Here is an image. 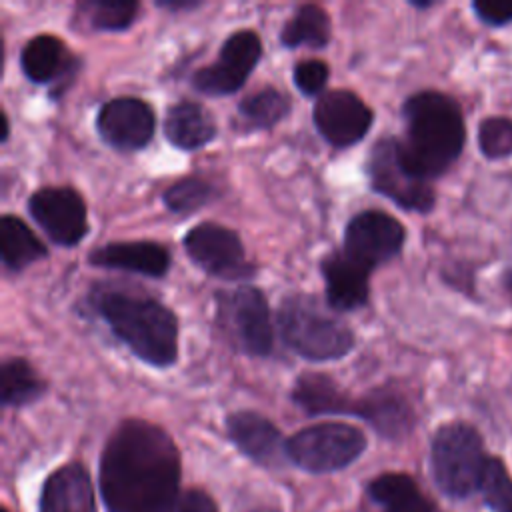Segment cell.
Returning <instances> with one entry per match:
<instances>
[{"label": "cell", "mask_w": 512, "mask_h": 512, "mask_svg": "<svg viewBox=\"0 0 512 512\" xmlns=\"http://www.w3.org/2000/svg\"><path fill=\"white\" fill-rule=\"evenodd\" d=\"M502 284H504V288L512 294V262L504 268V274H502Z\"/></svg>", "instance_id": "36"}, {"label": "cell", "mask_w": 512, "mask_h": 512, "mask_svg": "<svg viewBox=\"0 0 512 512\" xmlns=\"http://www.w3.org/2000/svg\"><path fill=\"white\" fill-rule=\"evenodd\" d=\"M0 388L4 406H24L46 392V382L24 358H8L2 362Z\"/></svg>", "instance_id": "26"}, {"label": "cell", "mask_w": 512, "mask_h": 512, "mask_svg": "<svg viewBox=\"0 0 512 512\" xmlns=\"http://www.w3.org/2000/svg\"><path fill=\"white\" fill-rule=\"evenodd\" d=\"M320 272L326 284V300L332 310L350 312L366 304L370 294V270L352 260L344 250L330 252L320 262Z\"/></svg>", "instance_id": "15"}, {"label": "cell", "mask_w": 512, "mask_h": 512, "mask_svg": "<svg viewBox=\"0 0 512 512\" xmlns=\"http://www.w3.org/2000/svg\"><path fill=\"white\" fill-rule=\"evenodd\" d=\"M48 248L28 228V224L16 216H2L0 220V256L6 268L22 270L32 262L46 258Z\"/></svg>", "instance_id": "24"}, {"label": "cell", "mask_w": 512, "mask_h": 512, "mask_svg": "<svg viewBox=\"0 0 512 512\" xmlns=\"http://www.w3.org/2000/svg\"><path fill=\"white\" fill-rule=\"evenodd\" d=\"M8 132H10V126H8V118H6V114L2 112V142L8 138Z\"/></svg>", "instance_id": "37"}, {"label": "cell", "mask_w": 512, "mask_h": 512, "mask_svg": "<svg viewBox=\"0 0 512 512\" xmlns=\"http://www.w3.org/2000/svg\"><path fill=\"white\" fill-rule=\"evenodd\" d=\"M472 8L488 26H504L512 22V0H478Z\"/></svg>", "instance_id": "33"}, {"label": "cell", "mask_w": 512, "mask_h": 512, "mask_svg": "<svg viewBox=\"0 0 512 512\" xmlns=\"http://www.w3.org/2000/svg\"><path fill=\"white\" fill-rule=\"evenodd\" d=\"M216 196V188L200 178V176H186L174 182L162 196L166 208L174 214H192L210 204Z\"/></svg>", "instance_id": "28"}, {"label": "cell", "mask_w": 512, "mask_h": 512, "mask_svg": "<svg viewBox=\"0 0 512 512\" xmlns=\"http://www.w3.org/2000/svg\"><path fill=\"white\" fill-rule=\"evenodd\" d=\"M480 492L494 512H512V478L500 458H488Z\"/></svg>", "instance_id": "30"}, {"label": "cell", "mask_w": 512, "mask_h": 512, "mask_svg": "<svg viewBox=\"0 0 512 512\" xmlns=\"http://www.w3.org/2000/svg\"><path fill=\"white\" fill-rule=\"evenodd\" d=\"M488 458L482 436L466 422L444 424L432 438V474L438 488L452 498H466L480 490Z\"/></svg>", "instance_id": "5"}, {"label": "cell", "mask_w": 512, "mask_h": 512, "mask_svg": "<svg viewBox=\"0 0 512 512\" xmlns=\"http://www.w3.org/2000/svg\"><path fill=\"white\" fill-rule=\"evenodd\" d=\"M90 264L110 270H126L150 278H162L170 268L168 250L150 240L110 242L90 252Z\"/></svg>", "instance_id": "17"}, {"label": "cell", "mask_w": 512, "mask_h": 512, "mask_svg": "<svg viewBox=\"0 0 512 512\" xmlns=\"http://www.w3.org/2000/svg\"><path fill=\"white\" fill-rule=\"evenodd\" d=\"M28 212L42 232L58 246H76L88 232L82 196L68 186H48L28 198Z\"/></svg>", "instance_id": "12"}, {"label": "cell", "mask_w": 512, "mask_h": 512, "mask_svg": "<svg viewBox=\"0 0 512 512\" xmlns=\"http://www.w3.org/2000/svg\"><path fill=\"white\" fill-rule=\"evenodd\" d=\"M20 66L30 82L48 84L70 78L76 68V60L60 38L52 34H38L22 48Z\"/></svg>", "instance_id": "20"}, {"label": "cell", "mask_w": 512, "mask_h": 512, "mask_svg": "<svg viewBox=\"0 0 512 512\" xmlns=\"http://www.w3.org/2000/svg\"><path fill=\"white\" fill-rule=\"evenodd\" d=\"M364 448V432L344 422H320L286 440V456L308 472L340 470L354 462Z\"/></svg>", "instance_id": "6"}, {"label": "cell", "mask_w": 512, "mask_h": 512, "mask_svg": "<svg viewBox=\"0 0 512 512\" xmlns=\"http://www.w3.org/2000/svg\"><path fill=\"white\" fill-rule=\"evenodd\" d=\"M280 42L286 48H324L330 42L328 12L316 4L300 6L294 16L284 24L280 32Z\"/></svg>", "instance_id": "25"}, {"label": "cell", "mask_w": 512, "mask_h": 512, "mask_svg": "<svg viewBox=\"0 0 512 512\" xmlns=\"http://www.w3.org/2000/svg\"><path fill=\"white\" fill-rule=\"evenodd\" d=\"M356 416L368 420L378 434L390 440L406 436L416 422V414L408 398L390 386L376 388L358 398Z\"/></svg>", "instance_id": "18"}, {"label": "cell", "mask_w": 512, "mask_h": 512, "mask_svg": "<svg viewBox=\"0 0 512 512\" xmlns=\"http://www.w3.org/2000/svg\"><path fill=\"white\" fill-rule=\"evenodd\" d=\"M292 400L306 414H356L358 398L348 396L338 382L320 372L298 376L292 388Z\"/></svg>", "instance_id": "22"}, {"label": "cell", "mask_w": 512, "mask_h": 512, "mask_svg": "<svg viewBox=\"0 0 512 512\" xmlns=\"http://www.w3.org/2000/svg\"><path fill=\"white\" fill-rule=\"evenodd\" d=\"M290 112V100L276 88H262L238 104V114L250 128H272Z\"/></svg>", "instance_id": "27"}, {"label": "cell", "mask_w": 512, "mask_h": 512, "mask_svg": "<svg viewBox=\"0 0 512 512\" xmlns=\"http://www.w3.org/2000/svg\"><path fill=\"white\" fill-rule=\"evenodd\" d=\"M406 230L382 210H364L350 218L344 230V252L370 272L392 260L404 246Z\"/></svg>", "instance_id": "11"}, {"label": "cell", "mask_w": 512, "mask_h": 512, "mask_svg": "<svg viewBox=\"0 0 512 512\" xmlns=\"http://www.w3.org/2000/svg\"><path fill=\"white\" fill-rule=\"evenodd\" d=\"M184 248L190 260L212 276L238 280L252 274L240 236L222 224L202 222L194 226L184 236Z\"/></svg>", "instance_id": "10"}, {"label": "cell", "mask_w": 512, "mask_h": 512, "mask_svg": "<svg viewBox=\"0 0 512 512\" xmlns=\"http://www.w3.org/2000/svg\"><path fill=\"white\" fill-rule=\"evenodd\" d=\"M276 318L284 344L310 362L338 360L354 346V332L312 294L286 296Z\"/></svg>", "instance_id": "4"}, {"label": "cell", "mask_w": 512, "mask_h": 512, "mask_svg": "<svg viewBox=\"0 0 512 512\" xmlns=\"http://www.w3.org/2000/svg\"><path fill=\"white\" fill-rule=\"evenodd\" d=\"M88 10V22L94 30H126L138 16V2H88L84 6Z\"/></svg>", "instance_id": "29"}, {"label": "cell", "mask_w": 512, "mask_h": 512, "mask_svg": "<svg viewBox=\"0 0 512 512\" xmlns=\"http://www.w3.org/2000/svg\"><path fill=\"white\" fill-rule=\"evenodd\" d=\"M2 512H8V510H6V508H2Z\"/></svg>", "instance_id": "39"}, {"label": "cell", "mask_w": 512, "mask_h": 512, "mask_svg": "<svg viewBox=\"0 0 512 512\" xmlns=\"http://www.w3.org/2000/svg\"><path fill=\"white\" fill-rule=\"evenodd\" d=\"M328 74H330V70H328L326 62L316 60V58L300 60L292 72L294 84L304 96L320 94L328 82Z\"/></svg>", "instance_id": "32"}, {"label": "cell", "mask_w": 512, "mask_h": 512, "mask_svg": "<svg viewBox=\"0 0 512 512\" xmlns=\"http://www.w3.org/2000/svg\"><path fill=\"white\" fill-rule=\"evenodd\" d=\"M226 430L238 450L258 464H276L280 452H286V442L282 440L280 430L258 412L240 410L230 414L226 418Z\"/></svg>", "instance_id": "16"}, {"label": "cell", "mask_w": 512, "mask_h": 512, "mask_svg": "<svg viewBox=\"0 0 512 512\" xmlns=\"http://www.w3.org/2000/svg\"><path fill=\"white\" fill-rule=\"evenodd\" d=\"M248 512H276V510L266 508V506H258V508H252V510H248Z\"/></svg>", "instance_id": "38"}, {"label": "cell", "mask_w": 512, "mask_h": 512, "mask_svg": "<svg viewBox=\"0 0 512 512\" xmlns=\"http://www.w3.org/2000/svg\"><path fill=\"white\" fill-rule=\"evenodd\" d=\"M170 512H218V510L206 492L192 488L178 494Z\"/></svg>", "instance_id": "34"}, {"label": "cell", "mask_w": 512, "mask_h": 512, "mask_svg": "<svg viewBox=\"0 0 512 512\" xmlns=\"http://www.w3.org/2000/svg\"><path fill=\"white\" fill-rule=\"evenodd\" d=\"M406 136L400 150L406 166L420 178L444 174L460 156L466 140L458 102L438 90H422L402 104Z\"/></svg>", "instance_id": "3"}, {"label": "cell", "mask_w": 512, "mask_h": 512, "mask_svg": "<svg viewBox=\"0 0 512 512\" xmlns=\"http://www.w3.org/2000/svg\"><path fill=\"white\" fill-rule=\"evenodd\" d=\"M94 310L112 332L150 366L166 368L178 358V320L156 298L122 286L100 284L90 294Z\"/></svg>", "instance_id": "2"}, {"label": "cell", "mask_w": 512, "mask_h": 512, "mask_svg": "<svg viewBox=\"0 0 512 512\" xmlns=\"http://www.w3.org/2000/svg\"><path fill=\"white\" fill-rule=\"evenodd\" d=\"M478 146L490 160L512 156V120L504 116L484 118L478 126Z\"/></svg>", "instance_id": "31"}, {"label": "cell", "mask_w": 512, "mask_h": 512, "mask_svg": "<svg viewBox=\"0 0 512 512\" xmlns=\"http://www.w3.org/2000/svg\"><path fill=\"white\" fill-rule=\"evenodd\" d=\"M368 176L372 188L390 198L404 210L428 212L436 202L428 180L416 176L404 162L400 140L394 136L378 138L368 156Z\"/></svg>", "instance_id": "7"}, {"label": "cell", "mask_w": 512, "mask_h": 512, "mask_svg": "<svg viewBox=\"0 0 512 512\" xmlns=\"http://www.w3.org/2000/svg\"><path fill=\"white\" fill-rule=\"evenodd\" d=\"M40 512H96L90 476L80 464L54 470L40 494Z\"/></svg>", "instance_id": "19"}, {"label": "cell", "mask_w": 512, "mask_h": 512, "mask_svg": "<svg viewBox=\"0 0 512 512\" xmlns=\"http://www.w3.org/2000/svg\"><path fill=\"white\" fill-rule=\"evenodd\" d=\"M316 130L336 148L360 142L374 120L370 106L350 90L324 92L314 104Z\"/></svg>", "instance_id": "13"}, {"label": "cell", "mask_w": 512, "mask_h": 512, "mask_svg": "<svg viewBox=\"0 0 512 512\" xmlns=\"http://www.w3.org/2000/svg\"><path fill=\"white\" fill-rule=\"evenodd\" d=\"M180 454L146 420H124L100 458V492L110 512H170L178 498Z\"/></svg>", "instance_id": "1"}, {"label": "cell", "mask_w": 512, "mask_h": 512, "mask_svg": "<svg viewBox=\"0 0 512 512\" xmlns=\"http://www.w3.org/2000/svg\"><path fill=\"white\" fill-rule=\"evenodd\" d=\"M368 494L382 506L384 512H436V506L426 498L418 484L402 472H386L368 484Z\"/></svg>", "instance_id": "23"}, {"label": "cell", "mask_w": 512, "mask_h": 512, "mask_svg": "<svg viewBox=\"0 0 512 512\" xmlns=\"http://www.w3.org/2000/svg\"><path fill=\"white\" fill-rule=\"evenodd\" d=\"M164 136L180 150H196L214 140L216 122L202 104L180 100L166 112Z\"/></svg>", "instance_id": "21"}, {"label": "cell", "mask_w": 512, "mask_h": 512, "mask_svg": "<svg viewBox=\"0 0 512 512\" xmlns=\"http://www.w3.org/2000/svg\"><path fill=\"white\" fill-rule=\"evenodd\" d=\"M218 312L234 344L252 356H268L274 344L266 296L252 286L220 296Z\"/></svg>", "instance_id": "8"}, {"label": "cell", "mask_w": 512, "mask_h": 512, "mask_svg": "<svg viewBox=\"0 0 512 512\" xmlns=\"http://www.w3.org/2000/svg\"><path fill=\"white\" fill-rule=\"evenodd\" d=\"M262 56V42L254 30H236L230 34L218 58L194 72L192 84L208 96H226L240 90Z\"/></svg>", "instance_id": "9"}, {"label": "cell", "mask_w": 512, "mask_h": 512, "mask_svg": "<svg viewBox=\"0 0 512 512\" xmlns=\"http://www.w3.org/2000/svg\"><path fill=\"white\" fill-rule=\"evenodd\" d=\"M202 2H158V6L168 8V10H192L196 6H200Z\"/></svg>", "instance_id": "35"}, {"label": "cell", "mask_w": 512, "mask_h": 512, "mask_svg": "<svg viewBox=\"0 0 512 512\" xmlns=\"http://www.w3.org/2000/svg\"><path fill=\"white\" fill-rule=\"evenodd\" d=\"M154 112L148 102L134 96H116L104 102L96 116L100 138L124 152L144 148L154 134Z\"/></svg>", "instance_id": "14"}]
</instances>
